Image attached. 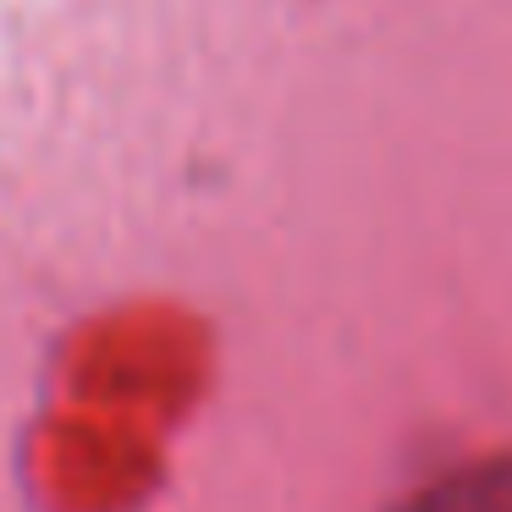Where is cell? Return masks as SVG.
<instances>
[{"label": "cell", "mask_w": 512, "mask_h": 512, "mask_svg": "<svg viewBox=\"0 0 512 512\" xmlns=\"http://www.w3.org/2000/svg\"><path fill=\"white\" fill-rule=\"evenodd\" d=\"M501 331L479 369H446L430 413H397L391 463L353 457L358 512H512V336Z\"/></svg>", "instance_id": "1"}]
</instances>
